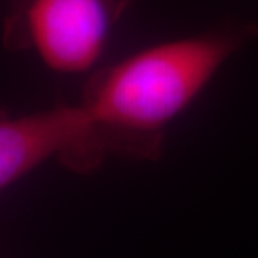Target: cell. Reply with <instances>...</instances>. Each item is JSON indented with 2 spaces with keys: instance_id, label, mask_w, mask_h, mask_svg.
I'll list each match as a JSON object with an SVG mask.
<instances>
[{
  "instance_id": "obj_1",
  "label": "cell",
  "mask_w": 258,
  "mask_h": 258,
  "mask_svg": "<svg viewBox=\"0 0 258 258\" xmlns=\"http://www.w3.org/2000/svg\"><path fill=\"white\" fill-rule=\"evenodd\" d=\"M255 37L258 24L231 22L159 42L92 72L79 102L92 171L107 156L156 161L169 122Z\"/></svg>"
},
{
  "instance_id": "obj_2",
  "label": "cell",
  "mask_w": 258,
  "mask_h": 258,
  "mask_svg": "<svg viewBox=\"0 0 258 258\" xmlns=\"http://www.w3.org/2000/svg\"><path fill=\"white\" fill-rule=\"evenodd\" d=\"M131 0H10L2 42L32 52L59 74H82L102 57Z\"/></svg>"
},
{
  "instance_id": "obj_3",
  "label": "cell",
  "mask_w": 258,
  "mask_h": 258,
  "mask_svg": "<svg viewBox=\"0 0 258 258\" xmlns=\"http://www.w3.org/2000/svg\"><path fill=\"white\" fill-rule=\"evenodd\" d=\"M87 126L79 104H57L22 116L0 119V188L7 189L57 158L67 169L86 174Z\"/></svg>"
}]
</instances>
